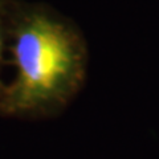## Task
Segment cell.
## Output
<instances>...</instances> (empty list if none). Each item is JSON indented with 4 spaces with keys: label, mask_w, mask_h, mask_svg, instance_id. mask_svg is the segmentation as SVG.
I'll return each instance as SVG.
<instances>
[{
    "label": "cell",
    "mask_w": 159,
    "mask_h": 159,
    "mask_svg": "<svg viewBox=\"0 0 159 159\" xmlns=\"http://www.w3.org/2000/svg\"><path fill=\"white\" fill-rule=\"evenodd\" d=\"M8 49L13 74L0 89V113L8 117H54L85 84L86 41L70 20L52 8L15 4Z\"/></svg>",
    "instance_id": "obj_1"
},
{
    "label": "cell",
    "mask_w": 159,
    "mask_h": 159,
    "mask_svg": "<svg viewBox=\"0 0 159 159\" xmlns=\"http://www.w3.org/2000/svg\"><path fill=\"white\" fill-rule=\"evenodd\" d=\"M15 4L11 0H0V64L4 61V53L9 45V28Z\"/></svg>",
    "instance_id": "obj_2"
}]
</instances>
